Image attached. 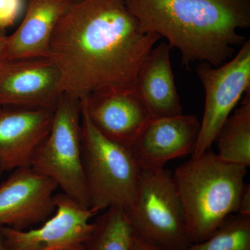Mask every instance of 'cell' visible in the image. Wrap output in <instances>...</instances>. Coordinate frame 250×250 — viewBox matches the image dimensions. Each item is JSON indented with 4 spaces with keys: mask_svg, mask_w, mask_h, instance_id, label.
Masks as SVG:
<instances>
[{
    "mask_svg": "<svg viewBox=\"0 0 250 250\" xmlns=\"http://www.w3.org/2000/svg\"><path fill=\"white\" fill-rule=\"evenodd\" d=\"M161 36L145 32L124 0H74L51 39L47 58L63 93L80 100L135 87L140 66Z\"/></svg>",
    "mask_w": 250,
    "mask_h": 250,
    "instance_id": "cell-1",
    "label": "cell"
},
{
    "mask_svg": "<svg viewBox=\"0 0 250 250\" xmlns=\"http://www.w3.org/2000/svg\"><path fill=\"white\" fill-rule=\"evenodd\" d=\"M145 32L164 37L186 66H219L243 45L250 26V0H124Z\"/></svg>",
    "mask_w": 250,
    "mask_h": 250,
    "instance_id": "cell-2",
    "label": "cell"
},
{
    "mask_svg": "<svg viewBox=\"0 0 250 250\" xmlns=\"http://www.w3.org/2000/svg\"><path fill=\"white\" fill-rule=\"evenodd\" d=\"M247 168L222 161L210 149L176 169L172 179L192 244L205 241L236 213Z\"/></svg>",
    "mask_w": 250,
    "mask_h": 250,
    "instance_id": "cell-3",
    "label": "cell"
},
{
    "mask_svg": "<svg viewBox=\"0 0 250 250\" xmlns=\"http://www.w3.org/2000/svg\"><path fill=\"white\" fill-rule=\"evenodd\" d=\"M82 157L90 208L126 210L134 198L141 168L129 147L105 137L80 102Z\"/></svg>",
    "mask_w": 250,
    "mask_h": 250,
    "instance_id": "cell-4",
    "label": "cell"
},
{
    "mask_svg": "<svg viewBox=\"0 0 250 250\" xmlns=\"http://www.w3.org/2000/svg\"><path fill=\"white\" fill-rule=\"evenodd\" d=\"M135 235L167 250L191 245L172 174L141 169L132 202L125 210Z\"/></svg>",
    "mask_w": 250,
    "mask_h": 250,
    "instance_id": "cell-5",
    "label": "cell"
},
{
    "mask_svg": "<svg viewBox=\"0 0 250 250\" xmlns=\"http://www.w3.org/2000/svg\"><path fill=\"white\" fill-rule=\"evenodd\" d=\"M31 167L54 181L65 195L90 208L82 165L80 100L62 94L50 131L36 151Z\"/></svg>",
    "mask_w": 250,
    "mask_h": 250,
    "instance_id": "cell-6",
    "label": "cell"
},
{
    "mask_svg": "<svg viewBox=\"0 0 250 250\" xmlns=\"http://www.w3.org/2000/svg\"><path fill=\"white\" fill-rule=\"evenodd\" d=\"M196 73L205 88V111L191 157L210 149L243 94L250 91V40L231 60L219 66L199 63Z\"/></svg>",
    "mask_w": 250,
    "mask_h": 250,
    "instance_id": "cell-7",
    "label": "cell"
},
{
    "mask_svg": "<svg viewBox=\"0 0 250 250\" xmlns=\"http://www.w3.org/2000/svg\"><path fill=\"white\" fill-rule=\"evenodd\" d=\"M56 213L41 228L31 230L3 227L11 250H85L96 215L65 193L54 196Z\"/></svg>",
    "mask_w": 250,
    "mask_h": 250,
    "instance_id": "cell-8",
    "label": "cell"
},
{
    "mask_svg": "<svg viewBox=\"0 0 250 250\" xmlns=\"http://www.w3.org/2000/svg\"><path fill=\"white\" fill-rule=\"evenodd\" d=\"M62 94L58 67L49 58L1 60L0 106L54 111Z\"/></svg>",
    "mask_w": 250,
    "mask_h": 250,
    "instance_id": "cell-9",
    "label": "cell"
},
{
    "mask_svg": "<svg viewBox=\"0 0 250 250\" xmlns=\"http://www.w3.org/2000/svg\"><path fill=\"white\" fill-rule=\"evenodd\" d=\"M57 188L52 179L31 167L13 171L0 184V226L22 231L45 223L55 211Z\"/></svg>",
    "mask_w": 250,
    "mask_h": 250,
    "instance_id": "cell-10",
    "label": "cell"
},
{
    "mask_svg": "<svg viewBox=\"0 0 250 250\" xmlns=\"http://www.w3.org/2000/svg\"><path fill=\"white\" fill-rule=\"evenodd\" d=\"M96 129L105 137L131 148L152 119L136 88L98 92L80 100Z\"/></svg>",
    "mask_w": 250,
    "mask_h": 250,
    "instance_id": "cell-11",
    "label": "cell"
},
{
    "mask_svg": "<svg viewBox=\"0 0 250 250\" xmlns=\"http://www.w3.org/2000/svg\"><path fill=\"white\" fill-rule=\"evenodd\" d=\"M200 128L194 115L152 118L130 149L141 169L164 168L169 161L192 154Z\"/></svg>",
    "mask_w": 250,
    "mask_h": 250,
    "instance_id": "cell-12",
    "label": "cell"
},
{
    "mask_svg": "<svg viewBox=\"0 0 250 250\" xmlns=\"http://www.w3.org/2000/svg\"><path fill=\"white\" fill-rule=\"evenodd\" d=\"M54 111L1 106L0 110V177L31 167L36 151L50 131Z\"/></svg>",
    "mask_w": 250,
    "mask_h": 250,
    "instance_id": "cell-13",
    "label": "cell"
},
{
    "mask_svg": "<svg viewBox=\"0 0 250 250\" xmlns=\"http://www.w3.org/2000/svg\"><path fill=\"white\" fill-rule=\"evenodd\" d=\"M74 0H29L22 22L6 36L3 60L47 58L59 21Z\"/></svg>",
    "mask_w": 250,
    "mask_h": 250,
    "instance_id": "cell-14",
    "label": "cell"
},
{
    "mask_svg": "<svg viewBox=\"0 0 250 250\" xmlns=\"http://www.w3.org/2000/svg\"><path fill=\"white\" fill-rule=\"evenodd\" d=\"M171 49L165 42L154 46L136 75L135 88L147 105L152 118L183 113L171 65Z\"/></svg>",
    "mask_w": 250,
    "mask_h": 250,
    "instance_id": "cell-15",
    "label": "cell"
},
{
    "mask_svg": "<svg viewBox=\"0 0 250 250\" xmlns=\"http://www.w3.org/2000/svg\"><path fill=\"white\" fill-rule=\"evenodd\" d=\"M216 142L219 159L229 164L250 166V91L241 106L228 118L219 131Z\"/></svg>",
    "mask_w": 250,
    "mask_h": 250,
    "instance_id": "cell-16",
    "label": "cell"
},
{
    "mask_svg": "<svg viewBox=\"0 0 250 250\" xmlns=\"http://www.w3.org/2000/svg\"><path fill=\"white\" fill-rule=\"evenodd\" d=\"M93 225L85 250H131L134 231L125 209L108 208Z\"/></svg>",
    "mask_w": 250,
    "mask_h": 250,
    "instance_id": "cell-17",
    "label": "cell"
},
{
    "mask_svg": "<svg viewBox=\"0 0 250 250\" xmlns=\"http://www.w3.org/2000/svg\"><path fill=\"white\" fill-rule=\"evenodd\" d=\"M184 250H250V216L230 215L207 239Z\"/></svg>",
    "mask_w": 250,
    "mask_h": 250,
    "instance_id": "cell-18",
    "label": "cell"
},
{
    "mask_svg": "<svg viewBox=\"0 0 250 250\" xmlns=\"http://www.w3.org/2000/svg\"><path fill=\"white\" fill-rule=\"evenodd\" d=\"M24 0H0V29L12 26L22 14Z\"/></svg>",
    "mask_w": 250,
    "mask_h": 250,
    "instance_id": "cell-19",
    "label": "cell"
},
{
    "mask_svg": "<svg viewBox=\"0 0 250 250\" xmlns=\"http://www.w3.org/2000/svg\"><path fill=\"white\" fill-rule=\"evenodd\" d=\"M236 214L250 216V186L246 184L243 187L239 200H238V208Z\"/></svg>",
    "mask_w": 250,
    "mask_h": 250,
    "instance_id": "cell-20",
    "label": "cell"
},
{
    "mask_svg": "<svg viewBox=\"0 0 250 250\" xmlns=\"http://www.w3.org/2000/svg\"><path fill=\"white\" fill-rule=\"evenodd\" d=\"M131 250H167L152 243L144 241L142 238L135 235L133 237Z\"/></svg>",
    "mask_w": 250,
    "mask_h": 250,
    "instance_id": "cell-21",
    "label": "cell"
},
{
    "mask_svg": "<svg viewBox=\"0 0 250 250\" xmlns=\"http://www.w3.org/2000/svg\"><path fill=\"white\" fill-rule=\"evenodd\" d=\"M6 39L4 29H0V62L4 59Z\"/></svg>",
    "mask_w": 250,
    "mask_h": 250,
    "instance_id": "cell-22",
    "label": "cell"
},
{
    "mask_svg": "<svg viewBox=\"0 0 250 250\" xmlns=\"http://www.w3.org/2000/svg\"><path fill=\"white\" fill-rule=\"evenodd\" d=\"M0 250H11L6 241L3 226H0Z\"/></svg>",
    "mask_w": 250,
    "mask_h": 250,
    "instance_id": "cell-23",
    "label": "cell"
},
{
    "mask_svg": "<svg viewBox=\"0 0 250 250\" xmlns=\"http://www.w3.org/2000/svg\"><path fill=\"white\" fill-rule=\"evenodd\" d=\"M1 106H0V110H1Z\"/></svg>",
    "mask_w": 250,
    "mask_h": 250,
    "instance_id": "cell-24",
    "label": "cell"
}]
</instances>
